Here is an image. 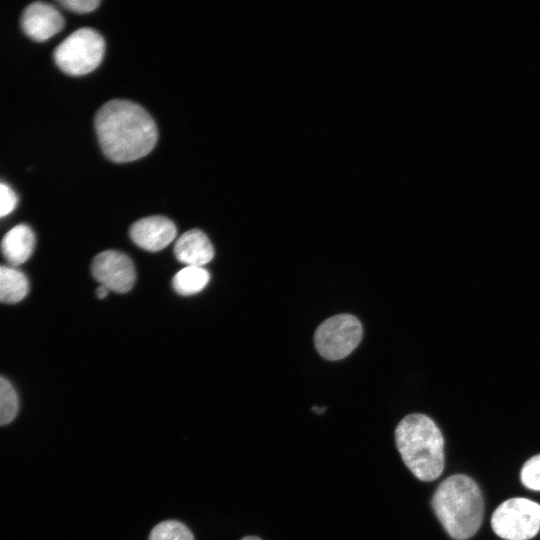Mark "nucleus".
I'll return each mask as SVG.
<instances>
[{"mask_svg": "<svg viewBox=\"0 0 540 540\" xmlns=\"http://www.w3.org/2000/svg\"><path fill=\"white\" fill-rule=\"evenodd\" d=\"M94 123L103 153L116 163L146 156L157 142L153 118L143 107L129 100L106 102L97 111Z\"/></svg>", "mask_w": 540, "mask_h": 540, "instance_id": "1", "label": "nucleus"}, {"mask_svg": "<svg viewBox=\"0 0 540 540\" xmlns=\"http://www.w3.org/2000/svg\"><path fill=\"white\" fill-rule=\"evenodd\" d=\"M432 508L446 532L455 540H466L480 528L484 502L478 485L468 476L446 478L432 497Z\"/></svg>", "mask_w": 540, "mask_h": 540, "instance_id": "2", "label": "nucleus"}, {"mask_svg": "<svg viewBox=\"0 0 540 540\" xmlns=\"http://www.w3.org/2000/svg\"><path fill=\"white\" fill-rule=\"evenodd\" d=\"M398 451L414 476L437 479L444 469V438L436 423L424 414L405 416L395 430Z\"/></svg>", "mask_w": 540, "mask_h": 540, "instance_id": "3", "label": "nucleus"}, {"mask_svg": "<svg viewBox=\"0 0 540 540\" xmlns=\"http://www.w3.org/2000/svg\"><path fill=\"white\" fill-rule=\"evenodd\" d=\"M105 52V41L92 28H80L65 38L54 50L56 65L66 74L81 76L95 70Z\"/></svg>", "mask_w": 540, "mask_h": 540, "instance_id": "4", "label": "nucleus"}, {"mask_svg": "<svg viewBox=\"0 0 540 540\" xmlns=\"http://www.w3.org/2000/svg\"><path fill=\"white\" fill-rule=\"evenodd\" d=\"M363 328L358 318L342 313L324 320L316 329L314 343L319 354L331 361L347 357L361 342Z\"/></svg>", "mask_w": 540, "mask_h": 540, "instance_id": "5", "label": "nucleus"}, {"mask_svg": "<svg viewBox=\"0 0 540 540\" xmlns=\"http://www.w3.org/2000/svg\"><path fill=\"white\" fill-rule=\"evenodd\" d=\"M491 525L505 540H529L540 530V505L526 498L508 499L494 511Z\"/></svg>", "mask_w": 540, "mask_h": 540, "instance_id": "6", "label": "nucleus"}, {"mask_svg": "<svg viewBox=\"0 0 540 540\" xmlns=\"http://www.w3.org/2000/svg\"><path fill=\"white\" fill-rule=\"evenodd\" d=\"M92 275L109 291L126 293L136 280V271L131 259L115 250H107L95 256L92 262Z\"/></svg>", "mask_w": 540, "mask_h": 540, "instance_id": "7", "label": "nucleus"}, {"mask_svg": "<svg viewBox=\"0 0 540 540\" xmlns=\"http://www.w3.org/2000/svg\"><path fill=\"white\" fill-rule=\"evenodd\" d=\"M176 226L164 216L142 218L130 227V237L140 248L156 252L167 247L176 236Z\"/></svg>", "mask_w": 540, "mask_h": 540, "instance_id": "8", "label": "nucleus"}, {"mask_svg": "<svg viewBox=\"0 0 540 540\" xmlns=\"http://www.w3.org/2000/svg\"><path fill=\"white\" fill-rule=\"evenodd\" d=\"M24 33L35 41H46L64 27L60 12L44 2H34L27 6L21 16Z\"/></svg>", "mask_w": 540, "mask_h": 540, "instance_id": "9", "label": "nucleus"}, {"mask_svg": "<svg viewBox=\"0 0 540 540\" xmlns=\"http://www.w3.org/2000/svg\"><path fill=\"white\" fill-rule=\"evenodd\" d=\"M176 258L187 266L203 267L214 256V249L206 234L198 229L183 233L174 245Z\"/></svg>", "mask_w": 540, "mask_h": 540, "instance_id": "10", "label": "nucleus"}, {"mask_svg": "<svg viewBox=\"0 0 540 540\" xmlns=\"http://www.w3.org/2000/svg\"><path fill=\"white\" fill-rule=\"evenodd\" d=\"M35 247V235L25 224H18L2 238L0 249L3 257L12 266L27 261Z\"/></svg>", "mask_w": 540, "mask_h": 540, "instance_id": "11", "label": "nucleus"}, {"mask_svg": "<svg viewBox=\"0 0 540 540\" xmlns=\"http://www.w3.org/2000/svg\"><path fill=\"white\" fill-rule=\"evenodd\" d=\"M27 277L12 266L0 265V302L17 303L27 295Z\"/></svg>", "mask_w": 540, "mask_h": 540, "instance_id": "12", "label": "nucleus"}, {"mask_svg": "<svg viewBox=\"0 0 540 540\" xmlns=\"http://www.w3.org/2000/svg\"><path fill=\"white\" fill-rule=\"evenodd\" d=\"M209 279L210 275L203 267L186 266L175 274L172 286L178 294L189 296L202 291Z\"/></svg>", "mask_w": 540, "mask_h": 540, "instance_id": "13", "label": "nucleus"}, {"mask_svg": "<svg viewBox=\"0 0 540 540\" xmlns=\"http://www.w3.org/2000/svg\"><path fill=\"white\" fill-rule=\"evenodd\" d=\"M19 401L12 384L0 376V425L10 423L17 415Z\"/></svg>", "mask_w": 540, "mask_h": 540, "instance_id": "14", "label": "nucleus"}, {"mask_svg": "<svg viewBox=\"0 0 540 540\" xmlns=\"http://www.w3.org/2000/svg\"><path fill=\"white\" fill-rule=\"evenodd\" d=\"M149 540H194V536L182 522L166 520L151 530Z\"/></svg>", "mask_w": 540, "mask_h": 540, "instance_id": "15", "label": "nucleus"}, {"mask_svg": "<svg viewBox=\"0 0 540 540\" xmlns=\"http://www.w3.org/2000/svg\"><path fill=\"white\" fill-rule=\"evenodd\" d=\"M520 478L527 488L540 491V454L533 456L523 465Z\"/></svg>", "mask_w": 540, "mask_h": 540, "instance_id": "16", "label": "nucleus"}, {"mask_svg": "<svg viewBox=\"0 0 540 540\" xmlns=\"http://www.w3.org/2000/svg\"><path fill=\"white\" fill-rule=\"evenodd\" d=\"M18 198L11 187L0 183V218L10 214L16 207Z\"/></svg>", "mask_w": 540, "mask_h": 540, "instance_id": "17", "label": "nucleus"}, {"mask_svg": "<svg viewBox=\"0 0 540 540\" xmlns=\"http://www.w3.org/2000/svg\"><path fill=\"white\" fill-rule=\"evenodd\" d=\"M58 3L70 11L82 14L94 11L101 2L98 0H61Z\"/></svg>", "mask_w": 540, "mask_h": 540, "instance_id": "18", "label": "nucleus"}, {"mask_svg": "<svg viewBox=\"0 0 540 540\" xmlns=\"http://www.w3.org/2000/svg\"><path fill=\"white\" fill-rule=\"evenodd\" d=\"M109 293V290L103 286V285H100L97 289H96V296L99 298V299H103L105 298Z\"/></svg>", "mask_w": 540, "mask_h": 540, "instance_id": "19", "label": "nucleus"}, {"mask_svg": "<svg viewBox=\"0 0 540 540\" xmlns=\"http://www.w3.org/2000/svg\"><path fill=\"white\" fill-rule=\"evenodd\" d=\"M325 407H317V406H313L312 407V410L315 411L316 413H322L325 411Z\"/></svg>", "mask_w": 540, "mask_h": 540, "instance_id": "20", "label": "nucleus"}, {"mask_svg": "<svg viewBox=\"0 0 540 540\" xmlns=\"http://www.w3.org/2000/svg\"><path fill=\"white\" fill-rule=\"evenodd\" d=\"M241 540H262V539H260L257 536H246V537L242 538Z\"/></svg>", "mask_w": 540, "mask_h": 540, "instance_id": "21", "label": "nucleus"}]
</instances>
